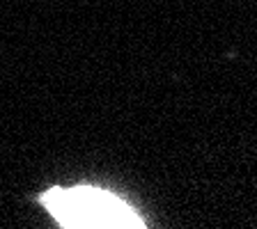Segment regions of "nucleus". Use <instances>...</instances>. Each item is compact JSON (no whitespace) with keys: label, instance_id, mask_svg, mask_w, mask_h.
I'll return each mask as SVG.
<instances>
[{"label":"nucleus","instance_id":"1","mask_svg":"<svg viewBox=\"0 0 257 229\" xmlns=\"http://www.w3.org/2000/svg\"><path fill=\"white\" fill-rule=\"evenodd\" d=\"M39 202L60 227L76 229H143L145 222L117 195L103 188H51Z\"/></svg>","mask_w":257,"mask_h":229}]
</instances>
